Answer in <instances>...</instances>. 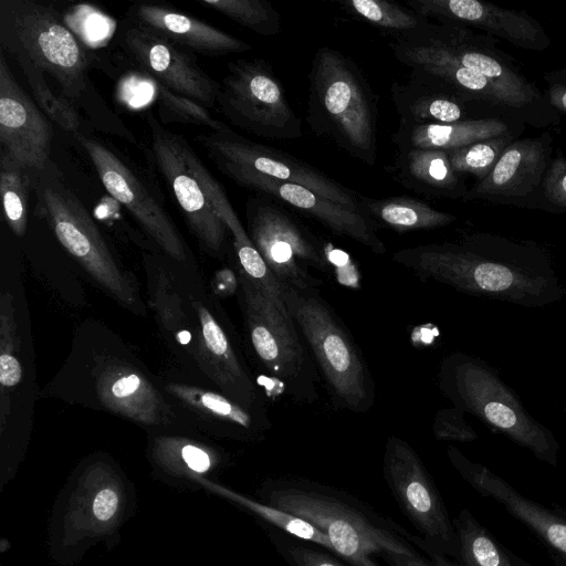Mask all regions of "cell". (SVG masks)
I'll return each instance as SVG.
<instances>
[{
    "mask_svg": "<svg viewBox=\"0 0 566 566\" xmlns=\"http://www.w3.org/2000/svg\"><path fill=\"white\" fill-rule=\"evenodd\" d=\"M391 171L405 187L431 197L462 199L469 190L462 175L452 169L447 150L398 149Z\"/></svg>",
    "mask_w": 566,
    "mask_h": 566,
    "instance_id": "cell-30",
    "label": "cell"
},
{
    "mask_svg": "<svg viewBox=\"0 0 566 566\" xmlns=\"http://www.w3.org/2000/svg\"><path fill=\"white\" fill-rule=\"evenodd\" d=\"M118 42L129 61L151 82L206 108L217 105L220 83L198 65L192 53L128 21Z\"/></svg>",
    "mask_w": 566,
    "mask_h": 566,
    "instance_id": "cell-17",
    "label": "cell"
},
{
    "mask_svg": "<svg viewBox=\"0 0 566 566\" xmlns=\"http://www.w3.org/2000/svg\"><path fill=\"white\" fill-rule=\"evenodd\" d=\"M526 125L501 117H483L447 124H399L392 135L398 149L424 148L452 150L484 139L521 134Z\"/></svg>",
    "mask_w": 566,
    "mask_h": 566,
    "instance_id": "cell-29",
    "label": "cell"
},
{
    "mask_svg": "<svg viewBox=\"0 0 566 566\" xmlns=\"http://www.w3.org/2000/svg\"><path fill=\"white\" fill-rule=\"evenodd\" d=\"M91 160L107 192L172 261L191 265L187 242L159 198L112 147L85 132L73 136Z\"/></svg>",
    "mask_w": 566,
    "mask_h": 566,
    "instance_id": "cell-15",
    "label": "cell"
},
{
    "mask_svg": "<svg viewBox=\"0 0 566 566\" xmlns=\"http://www.w3.org/2000/svg\"><path fill=\"white\" fill-rule=\"evenodd\" d=\"M134 483L104 453L82 460L57 492L46 528V548L59 566H74L96 545L113 549L135 515Z\"/></svg>",
    "mask_w": 566,
    "mask_h": 566,
    "instance_id": "cell-2",
    "label": "cell"
},
{
    "mask_svg": "<svg viewBox=\"0 0 566 566\" xmlns=\"http://www.w3.org/2000/svg\"><path fill=\"white\" fill-rule=\"evenodd\" d=\"M217 169L240 187L281 201L322 223L336 235L349 238L376 254L387 252L375 224L364 214L331 201L313 190L292 182L265 177L242 168L218 166Z\"/></svg>",
    "mask_w": 566,
    "mask_h": 566,
    "instance_id": "cell-20",
    "label": "cell"
},
{
    "mask_svg": "<svg viewBox=\"0 0 566 566\" xmlns=\"http://www.w3.org/2000/svg\"><path fill=\"white\" fill-rule=\"evenodd\" d=\"M195 363L221 394L251 411H268L231 333L200 298L190 300Z\"/></svg>",
    "mask_w": 566,
    "mask_h": 566,
    "instance_id": "cell-19",
    "label": "cell"
},
{
    "mask_svg": "<svg viewBox=\"0 0 566 566\" xmlns=\"http://www.w3.org/2000/svg\"><path fill=\"white\" fill-rule=\"evenodd\" d=\"M52 138V120L17 82L1 50V151L36 176L51 160Z\"/></svg>",
    "mask_w": 566,
    "mask_h": 566,
    "instance_id": "cell-21",
    "label": "cell"
},
{
    "mask_svg": "<svg viewBox=\"0 0 566 566\" xmlns=\"http://www.w3.org/2000/svg\"><path fill=\"white\" fill-rule=\"evenodd\" d=\"M149 128V155L175 198L199 247L213 258L227 252L228 229L212 208L197 175L196 151L181 135L166 128L153 114L146 117Z\"/></svg>",
    "mask_w": 566,
    "mask_h": 566,
    "instance_id": "cell-13",
    "label": "cell"
},
{
    "mask_svg": "<svg viewBox=\"0 0 566 566\" xmlns=\"http://www.w3.org/2000/svg\"><path fill=\"white\" fill-rule=\"evenodd\" d=\"M0 566H2V565H0Z\"/></svg>",
    "mask_w": 566,
    "mask_h": 566,
    "instance_id": "cell-48",
    "label": "cell"
},
{
    "mask_svg": "<svg viewBox=\"0 0 566 566\" xmlns=\"http://www.w3.org/2000/svg\"><path fill=\"white\" fill-rule=\"evenodd\" d=\"M238 283L247 336L264 373L294 402H316L322 379L286 303L269 297L239 270Z\"/></svg>",
    "mask_w": 566,
    "mask_h": 566,
    "instance_id": "cell-9",
    "label": "cell"
},
{
    "mask_svg": "<svg viewBox=\"0 0 566 566\" xmlns=\"http://www.w3.org/2000/svg\"><path fill=\"white\" fill-rule=\"evenodd\" d=\"M443 395L461 411L473 413L527 448L538 460L556 467L558 443L533 420L514 395L474 357L453 353L443 358L439 374Z\"/></svg>",
    "mask_w": 566,
    "mask_h": 566,
    "instance_id": "cell-10",
    "label": "cell"
},
{
    "mask_svg": "<svg viewBox=\"0 0 566 566\" xmlns=\"http://www.w3.org/2000/svg\"><path fill=\"white\" fill-rule=\"evenodd\" d=\"M35 212L88 275L118 303L137 310L139 297L94 219L51 159L34 178Z\"/></svg>",
    "mask_w": 566,
    "mask_h": 566,
    "instance_id": "cell-8",
    "label": "cell"
},
{
    "mask_svg": "<svg viewBox=\"0 0 566 566\" xmlns=\"http://www.w3.org/2000/svg\"><path fill=\"white\" fill-rule=\"evenodd\" d=\"M338 4L352 17L394 36L416 29L426 20L410 8L385 0H342Z\"/></svg>",
    "mask_w": 566,
    "mask_h": 566,
    "instance_id": "cell-37",
    "label": "cell"
},
{
    "mask_svg": "<svg viewBox=\"0 0 566 566\" xmlns=\"http://www.w3.org/2000/svg\"><path fill=\"white\" fill-rule=\"evenodd\" d=\"M147 458L156 480L184 491H198V479L216 480L229 463L228 455L216 446L170 433L150 437Z\"/></svg>",
    "mask_w": 566,
    "mask_h": 566,
    "instance_id": "cell-25",
    "label": "cell"
},
{
    "mask_svg": "<svg viewBox=\"0 0 566 566\" xmlns=\"http://www.w3.org/2000/svg\"><path fill=\"white\" fill-rule=\"evenodd\" d=\"M268 504L304 518L329 539L334 553L352 566H378L373 554L416 552L395 534L389 523L377 521L336 495L331 489L305 481H271L263 486Z\"/></svg>",
    "mask_w": 566,
    "mask_h": 566,
    "instance_id": "cell-7",
    "label": "cell"
},
{
    "mask_svg": "<svg viewBox=\"0 0 566 566\" xmlns=\"http://www.w3.org/2000/svg\"><path fill=\"white\" fill-rule=\"evenodd\" d=\"M151 83L161 123L190 124L207 127L214 132L231 129L227 124L216 119L208 108L170 92L156 82Z\"/></svg>",
    "mask_w": 566,
    "mask_h": 566,
    "instance_id": "cell-40",
    "label": "cell"
},
{
    "mask_svg": "<svg viewBox=\"0 0 566 566\" xmlns=\"http://www.w3.org/2000/svg\"><path fill=\"white\" fill-rule=\"evenodd\" d=\"M35 176L0 151V195L7 224L18 237L28 228L29 200Z\"/></svg>",
    "mask_w": 566,
    "mask_h": 566,
    "instance_id": "cell-34",
    "label": "cell"
},
{
    "mask_svg": "<svg viewBox=\"0 0 566 566\" xmlns=\"http://www.w3.org/2000/svg\"><path fill=\"white\" fill-rule=\"evenodd\" d=\"M358 201L360 212L375 227H386L400 233L442 228L457 220L454 214L408 197L375 199L358 193Z\"/></svg>",
    "mask_w": 566,
    "mask_h": 566,
    "instance_id": "cell-31",
    "label": "cell"
},
{
    "mask_svg": "<svg viewBox=\"0 0 566 566\" xmlns=\"http://www.w3.org/2000/svg\"><path fill=\"white\" fill-rule=\"evenodd\" d=\"M306 120L319 137L373 167L378 157L377 97L356 63L321 46L308 73Z\"/></svg>",
    "mask_w": 566,
    "mask_h": 566,
    "instance_id": "cell-4",
    "label": "cell"
},
{
    "mask_svg": "<svg viewBox=\"0 0 566 566\" xmlns=\"http://www.w3.org/2000/svg\"><path fill=\"white\" fill-rule=\"evenodd\" d=\"M196 139L216 167H238L272 179L297 184L361 213L357 192L289 154L258 144L232 129L208 130L197 135Z\"/></svg>",
    "mask_w": 566,
    "mask_h": 566,
    "instance_id": "cell-16",
    "label": "cell"
},
{
    "mask_svg": "<svg viewBox=\"0 0 566 566\" xmlns=\"http://www.w3.org/2000/svg\"><path fill=\"white\" fill-rule=\"evenodd\" d=\"M542 210L566 211V155L552 159L543 184Z\"/></svg>",
    "mask_w": 566,
    "mask_h": 566,
    "instance_id": "cell-42",
    "label": "cell"
},
{
    "mask_svg": "<svg viewBox=\"0 0 566 566\" xmlns=\"http://www.w3.org/2000/svg\"><path fill=\"white\" fill-rule=\"evenodd\" d=\"M406 3L426 19L476 29L520 49L541 52L552 44L542 24L524 10L479 0H407Z\"/></svg>",
    "mask_w": 566,
    "mask_h": 566,
    "instance_id": "cell-22",
    "label": "cell"
},
{
    "mask_svg": "<svg viewBox=\"0 0 566 566\" xmlns=\"http://www.w3.org/2000/svg\"><path fill=\"white\" fill-rule=\"evenodd\" d=\"M432 432L434 438L440 441L468 442L475 439L474 431L465 422L463 411L455 407L437 411L432 422Z\"/></svg>",
    "mask_w": 566,
    "mask_h": 566,
    "instance_id": "cell-43",
    "label": "cell"
},
{
    "mask_svg": "<svg viewBox=\"0 0 566 566\" xmlns=\"http://www.w3.org/2000/svg\"><path fill=\"white\" fill-rule=\"evenodd\" d=\"M217 105L231 124L255 136L287 140L303 135L302 120L291 108L280 80L265 60L230 61Z\"/></svg>",
    "mask_w": 566,
    "mask_h": 566,
    "instance_id": "cell-12",
    "label": "cell"
},
{
    "mask_svg": "<svg viewBox=\"0 0 566 566\" xmlns=\"http://www.w3.org/2000/svg\"><path fill=\"white\" fill-rule=\"evenodd\" d=\"M0 316V384L3 394L6 389L15 387L22 378L12 300L9 295L1 296Z\"/></svg>",
    "mask_w": 566,
    "mask_h": 566,
    "instance_id": "cell-41",
    "label": "cell"
},
{
    "mask_svg": "<svg viewBox=\"0 0 566 566\" xmlns=\"http://www.w3.org/2000/svg\"><path fill=\"white\" fill-rule=\"evenodd\" d=\"M549 554L552 556V559H553L555 566H566V560L563 559L560 556H558L554 553H549ZM510 556L515 566H532L528 563H526L524 559H522L521 557L516 556L511 551H510Z\"/></svg>",
    "mask_w": 566,
    "mask_h": 566,
    "instance_id": "cell-47",
    "label": "cell"
},
{
    "mask_svg": "<svg viewBox=\"0 0 566 566\" xmlns=\"http://www.w3.org/2000/svg\"><path fill=\"white\" fill-rule=\"evenodd\" d=\"M553 155V136L517 138L503 151L492 171L476 181L462 201L542 209L543 184Z\"/></svg>",
    "mask_w": 566,
    "mask_h": 566,
    "instance_id": "cell-18",
    "label": "cell"
},
{
    "mask_svg": "<svg viewBox=\"0 0 566 566\" xmlns=\"http://www.w3.org/2000/svg\"><path fill=\"white\" fill-rule=\"evenodd\" d=\"M127 21L195 54L224 56L244 53L252 45L170 6L136 3L127 11Z\"/></svg>",
    "mask_w": 566,
    "mask_h": 566,
    "instance_id": "cell-24",
    "label": "cell"
},
{
    "mask_svg": "<svg viewBox=\"0 0 566 566\" xmlns=\"http://www.w3.org/2000/svg\"><path fill=\"white\" fill-rule=\"evenodd\" d=\"M186 411L203 422L214 436L240 441H259L271 429L268 411H251L223 394L179 382L165 385Z\"/></svg>",
    "mask_w": 566,
    "mask_h": 566,
    "instance_id": "cell-26",
    "label": "cell"
},
{
    "mask_svg": "<svg viewBox=\"0 0 566 566\" xmlns=\"http://www.w3.org/2000/svg\"><path fill=\"white\" fill-rule=\"evenodd\" d=\"M235 23L263 36L276 35L281 30V18L266 0H197Z\"/></svg>",
    "mask_w": 566,
    "mask_h": 566,
    "instance_id": "cell-38",
    "label": "cell"
},
{
    "mask_svg": "<svg viewBox=\"0 0 566 566\" xmlns=\"http://www.w3.org/2000/svg\"><path fill=\"white\" fill-rule=\"evenodd\" d=\"M0 43L3 50L13 48L25 53L94 127L137 145L134 134L92 82L90 71L101 61L86 50L54 8L31 0H2Z\"/></svg>",
    "mask_w": 566,
    "mask_h": 566,
    "instance_id": "cell-3",
    "label": "cell"
},
{
    "mask_svg": "<svg viewBox=\"0 0 566 566\" xmlns=\"http://www.w3.org/2000/svg\"><path fill=\"white\" fill-rule=\"evenodd\" d=\"M520 136L509 134L447 150L451 167L459 175L471 174L481 181L492 171L505 148Z\"/></svg>",
    "mask_w": 566,
    "mask_h": 566,
    "instance_id": "cell-39",
    "label": "cell"
},
{
    "mask_svg": "<svg viewBox=\"0 0 566 566\" xmlns=\"http://www.w3.org/2000/svg\"><path fill=\"white\" fill-rule=\"evenodd\" d=\"M391 259L422 282L469 294L527 306L544 305L560 295L547 254L533 242L478 232L460 242L400 249Z\"/></svg>",
    "mask_w": 566,
    "mask_h": 566,
    "instance_id": "cell-1",
    "label": "cell"
},
{
    "mask_svg": "<svg viewBox=\"0 0 566 566\" xmlns=\"http://www.w3.org/2000/svg\"><path fill=\"white\" fill-rule=\"evenodd\" d=\"M197 489L205 490L209 493L218 495L251 513L261 517L265 522L276 526L277 528L286 532L287 534L317 544L334 553L333 546L328 537L321 532L317 527L286 511L277 509L271 504L258 502L249 496H245L232 489H229L216 480L200 478L197 480Z\"/></svg>",
    "mask_w": 566,
    "mask_h": 566,
    "instance_id": "cell-32",
    "label": "cell"
},
{
    "mask_svg": "<svg viewBox=\"0 0 566 566\" xmlns=\"http://www.w3.org/2000/svg\"><path fill=\"white\" fill-rule=\"evenodd\" d=\"M544 91L549 105L560 116L566 115V67L556 69L543 75Z\"/></svg>",
    "mask_w": 566,
    "mask_h": 566,
    "instance_id": "cell-45",
    "label": "cell"
},
{
    "mask_svg": "<svg viewBox=\"0 0 566 566\" xmlns=\"http://www.w3.org/2000/svg\"><path fill=\"white\" fill-rule=\"evenodd\" d=\"M3 51H8L19 64L42 112L67 134L75 136L83 133L77 109L62 94L51 88L45 73L21 50L12 48Z\"/></svg>",
    "mask_w": 566,
    "mask_h": 566,
    "instance_id": "cell-33",
    "label": "cell"
},
{
    "mask_svg": "<svg viewBox=\"0 0 566 566\" xmlns=\"http://www.w3.org/2000/svg\"><path fill=\"white\" fill-rule=\"evenodd\" d=\"M99 402L108 410L146 426H163L168 408L161 395L135 367L109 360L95 380Z\"/></svg>",
    "mask_w": 566,
    "mask_h": 566,
    "instance_id": "cell-27",
    "label": "cell"
},
{
    "mask_svg": "<svg viewBox=\"0 0 566 566\" xmlns=\"http://www.w3.org/2000/svg\"><path fill=\"white\" fill-rule=\"evenodd\" d=\"M391 98L399 124L405 125L447 124L486 117L439 83L415 73L405 83H392Z\"/></svg>",
    "mask_w": 566,
    "mask_h": 566,
    "instance_id": "cell-28",
    "label": "cell"
},
{
    "mask_svg": "<svg viewBox=\"0 0 566 566\" xmlns=\"http://www.w3.org/2000/svg\"><path fill=\"white\" fill-rule=\"evenodd\" d=\"M452 522L463 566H515L510 551L501 546L468 509L461 510Z\"/></svg>",
    "mask_w": 566,
    "mask_h": 566,
    "instance_id": "cell-35",
    "label": "cell"
},
{
    "mask_svg": "<svg viewBox=\"0 0 566 566\" xmlns=\"http://www.w3.org/2000/svg\"><path fill=\"white\" fill-rule=\"evenodd\" d=\"M245 219L250 240L284 289L321 287L323 281L312 270L332 271L324 241L265 196L247 201Z\"/></svg>",
    "mask_w": 566,
    "mask_h": 566,
    "instance_id": "cell-11",
    "label": "cell"
},
{
    "mask_svg": "<svg viewBox=\"0 0 566 566\" xmlns=\"http://www.w3.org/2000/svg\"><path fill=\"white\" fill-rule=\"evenodd\" d=\"M382 474L402 514L423 542L461 563L458 534L444 502L420 457L406 440L388 438Z\"/></svg>",
    "mask_w": 566,
    "mask_h": 566,
    "instance_id": "cell-14",
    "label": "cell"
},
{
    "mask_svg": "<svg viewBox=\"0 0 566 566\" xmlns=\"http://www.w3.org/2000/svg\"><path fill=\"white\" fill-rule=\"evenodd\" d=\"M394 530L405 535L412 543L419 546L427 555L430 557V563L426 562L418 555L408 556L405 554L397 553H384L382 558L387 562L389 566H458L449 560L447 556L436 551L434 548L427 545L421 537L409 534L406 530L401 528L399 525L392 522Z\"/></svg>",
    "mask_w": 566,
    "mask_h": 566,
    "instance_id": "cell-44",
    "label": "cell"
},
{
    "mask_svg": "<svg viewBox=\"0 0 566 566\" xmlns=\"http://www.w3.org/2000/svg\"><path fill=\"white\" fill-rule=\"evenodd\" d=\"M285 556L293 566H344L328 554L306 546H287Z\"/></svg>",
    "mask_w": 566,
    "mask_h": 566,
    "instance_id": "cell-46",
    "label": "cell"
},
{
    "mask_svg": "<svg viewBox=\"0 0 566 566\" xmlns=\"http://www.w3.org/2000/svg\"><path fill=\"white\" fill-rule=\"evenodd\" d=\"M153 304L169 343L195 359L196 340L190 314L184 311L174 286L164 275L155 280Z\"/></svg>",
    "mask_w": 566,
    "mask_h": 566,
    "instance_id": "cell-36",
    "label": "cell"
},
{
    "mask_svg": "<svg viewBox=\"0 0 566 566\" xmlns=\"http://www.w3.org/2000/svg\"><path fill=\"white\" fill-rule=\"evenodd\" d=\"M394 40L446 57L484 76L509 98L525 125L551 128L560 124V116L549 105L544 91L497 46L495 38L459 24L426 19L416 29L395 35Z\"/></svg>",
    "mask_w": 566,
    "mask_h": 566,
    "instance_id": "cell-6",
    "label": "cell"
},
{
    "mask_svg": "<svg viewBox=\"0 0 566 566\" xmlns=\"http://www.w3.org/2000/svg\"><path fill=\"white\" fill-rule=\"evenodd\" d=\"M447 455L461 478L480 495L501 504L512 516L527 526L548 548L566 560V514L537 503L493 473L468 459L450 446Z\"/></svg>",
    "mask_w": 566,
    "mask_h": 566,
    "instance_id": "cell-23",
    "label": "cell"
},
{
    "mask_svg": "<svg viewBox=\"0 0 566 566\" xmlns=\"http://www.w3.org/2000/svg\"><path fill=\"white\" fill-rule=\"evenodd\" d=\"M287 310L338 410L368 412L376 399L369 366L352 334L319 289H285Z\"/></svg>",
    "mask_w": 566,
    "mask_h": 566,
    "instance_id": "cell-5",
    "label": "cell"
}]
</instances>
